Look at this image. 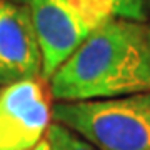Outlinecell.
Listing matches in <instances>:
<instances>
[{"label":"cell","instance_id":"obj_1","mask_svg":"<svg viewBox=\"0 0 150 150\" xmlns=\"http://www.w3.org/2000/svg\"><path fill=\"white\" fill-rule=\"evenodd\" d=\"M147 25L112 18L60 65L48 92L57 102H87L150 92Z\"/></svg>","mask_w":150,"mask_h":150},{"label":"cell","instance_id":"obj_7","mask_svg":"<svg viewBox=\"0 0 150 150\" xmlns=\"http://www.w3.org/2000/svg\"><path fill=\"white\" fill-rule=\"evenodd\" d=\"M45 140L50 150H97L80 135H77L75 132L57 122H50L45 132Z\"/></svg>","mask_w":150,"mask_h":150},{"label":"cell","instance_id":"obj_9","mask_svg":"<svg viewBox=\"0 0 150 150\" xmlns=\"http://www.w3.org/2000/svg\"><path fill=\"white\" fill-rule=\"evenodd\" d=\"M145 38H147V47H149V54H150V25H147V30H145Z\"/></svg>","mask_w":150,"mask_h":150},{"label":"cell","instance_id":"obj_2","mask_svg":"<svg viewBox=\"0 0 150 150\" xmlns=\"http://www.w3.org/2000/svg\"><path fill=\"white\" fill-rule=\"evenodd\" d=\"M52 118L97 150H150V92L103 100L57 102Z\"/></svg>","mask_w":150,"mask_h":150},{"label":"cell","instance_id":"obj_10","mask_svg":"<svg viewBox=\"0 0 150 150\" xmlns=\"http://www.w3.org/2000/svg\"><path fill=\"white\" fill-rule=\"evenodd\" d=\"M147 15H150V0H147Z\"/></svg>","mask_w":150,"mask_h":150},{"label":"cell","instance_id":"obj_3","mask_svg":"<svg viewBox=\"0 0 150 150\" xmlns=\"http://www.w3.org/2000/svg\"><path fill=\"white\" fill-rule=\"evenodd\" d=\"M27 7L42 55V79L47 80L74 54L100 22L79 0H18Z\"/></svg>","mask_w":150,"mask_h":150},{"label":"cell","instance_id":"obj_8","mask_svg":"<svg viewBox=\"0 0 150 150\" xmlns=\"http://www.w3.org/2000/svg\"><path fill=\"white\" fill-rule=\"evenodd\" d=\"M33 150H50V147H48V144H47V140L43 139L42 142H38L37 145H35V149Z\"/></svg>","mask_w":150,"mask_h":150},{"label":"cell","instance_id":"obj_4","mask_svg":"<svg viewBox=\"0 0 150 150\" xmlns=\"http://www.w3.org/2000/svg\"><path fill=\"white\" fill-rule=\"evenodd\" d=\"M52 105L40 80L0 88V150H33L45 139Z\"/></svg>","mask_w":150,"mask_h":150},{"label":"cell","instance_id":"obj_5","mask_svg":"<svg viewBox=\"0 0 150 150\" xmlns=\"http://www.w3.org/2000/svg\"><path fill=\"white\" fill-rule=\"evenodd\" d=\"M42 79V55L27 7L0 0V87Z\"/></svg>","mask_w":150,"mask_h":150},{"label":"cell","instance_id":"obj_6","mask_svg":"<svg viewBox=\"0 0 150 150\" xmlns=\"http://www.w3.org/2000/svg\"><path fill=\"white\" fill-rule=\"evenodd\" d=\"M100 22L112 18L130 22L147 20V0H79Z\"/></svg>","mask_w":150,"mask_h":150}]
</instances>
